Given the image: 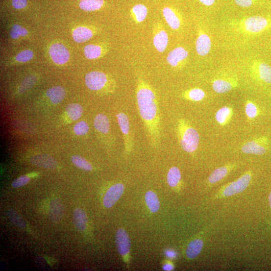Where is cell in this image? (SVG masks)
Here are the masks:
<instances>
[{"label":"cell","instance_id":"obj_1","mask_svg":"<svg viewBox=\"0 0 271 271\" xmlns=\"http://www.w3.org/2000/svg\"><path fill=\"white\" fill-rule=\"evenodd\" d=\"M136 95L139 113L149 142L152 148L158 149L161 140V124L156 93L147 82L139 79Z\"/></svg>","mask_w":271,"mask_h":271},{"label":"cell","instance_id":"obj_2","mask_svg":"<svg viewBox=\"0 0 271 271\" xmlns=\"http://www.w3.org/2000/svg\"><path fill=\"white\" fill-rule=\"evenodd\" d=\"M177 134L182 149L187 153H193L198 147L199 135L189 121L185 119L178 121Z\"/></svg>","mask_w":271,"mask_h":271},{"label":"cell","instance_id":"obj_3","mask_svg":"<svg viewBox=\"0 0 271 271\" xmlns=\"http://www.w3.org/2000/svg\"><path fill=\"white\" fill-rule=\"evenodd\" d=\"M234 26L238 30L249 35H257L271 28V16H253L237 20Z\"/></svg>","mask_w":271,"mask_h":271},{"label":"cell","instance_id":"obj_4","mask_svg":"<svg viewBox=\"0 0 271 271\" xmlns=\"http://www.w3.org/2000/svg\"><path fill=\"white\" fill-rule=\"evenodd\" d=\"M269 144V139L263 136L246 142L243 145L241 150L247 154L262 155L267 152Z\"/></svg>","mask_w":271,"mask_h":271},{"label":"cell","instance_id":"obj_5","mask_svg":"<svg viewBox=\"0 0 271 271\" xmlns=\"http://www.w3.org/2000/svg\"><path fill=\"white\" fill-rule=\"evenodd\" d=\"M251 71L254 77L258 81L271 85V67L261 60L253 61Z\"/></svg>","mask_w":271,"mask_h":271},{"label":"cell","instance_id":"obj_6","mask_svg":"<svg viewBox=\"0 0 271 271\" xmlns=\"http://www.w3.org/2000/svg\"><path fill=\"white\" fill-rule=\"evenodd\" d=\"M117 121L120 129L123 135L124 149L127 153L130 152L133 149V144L130 134V123L127 115L120 113L117 115Z\"/></svg>","mask_w":271,"mask_h":271},{"label":"cell","instance_id":"obj_7","mask_svg":"<svg viewBox=\"0 0 271 271\" xmlns=\"http://www.w3.org/2000/svg\"><path fill=\"white\" fill-rule=\"evenodd\" d=\"M251 174L249 173L243 175L237 180L233 182L226 187L223 192V196L231 197L242 193L247 188L251 181Z\"/></svg>","mask_w":271,"mask_h":271},{"label":"cell","instance_id":"obj_8","mask_svg":"<svg viewBox=\"0 0 271 271\" xmlns=\"http://www.w3.org/2000/svg\"><path fill=\"white\" fill-rule=\"evenodd\" d=\"M86 84L92 91H98L103 89L108 82L107 75L100 72H92L88 74L85 78Z\"/></svg>","mask_w":271,"mask_h":271},{"label":"cell","instance_id":"obj_9","mask_svg":"<svg viewBox=\"0 0 271 271\" xmlns=\"http://www.w3.org/2000/svg\"><path fill=\"white\" fill-rule=\"evenodd\" d=\"M51 58L55 64L64 65L70 59V54L65 46L60 44L52 45L49 50Z\"/></svg>","mask_w":271,"mask_h":271},{"label":"cell","instance_id":"obj_10","mask_svg":"<svg viewBox=\"0 0 271 271\" xmlns=\"http://www.w3.org/2000/svg\"><path fill=\"white\" fill-rule=\"evenodd\" d=\"M116 244L119 254L122 256H127L131 248V241L126 230L121 228L117 231Z\"/></svg>","mask_w":271,"mask_h":271},{"label":"cell","instance_id":"obj_11","mask_svg":"<svg viewBox=\"0 0 271 271\" xmlns=\"http://www.w3.org/2000/svg\"><path fill=\"white\" fill-rule=\"evenodd\" d=\"M124 186L122 183L112 186L103 197V203L106 208L113 206L123 193Z\"/></svg>","mask_w":271,"mask_h":271},{"label":"cell","instance_id":"obj_12","mask_svg":"<svg viewBox=\"0 0 271 271\" xmlns=\"http://www.w3.org/2000/svg\"><path fill=\"white\" fill-rule=\"evenodd\" d=\"M196 48L197 54L201 56H206L211 50V39L210 36L201 29L198 31Z\"/></svg>","mask_w":271,"mask_h":271},{"label":"cell","instance_id":"obj_13","mask_svg":"<svg viewBox=\"0 0 271 271\" xmlns=\"http://www.w3.org/2000/svg\"><path fill=\"white\" fill-rule=\"evenodd\" d=\"M238 86L236 79L218 78L213 82V89L218 94H224L231 91Z\"/></svg>","mask_w":271,"mask_h":271},{"label":"cell","instance_id":"obj_14","mask_svg":"<svg viewBox=\"0 0 271 271\" xmlns=\"http://www.w3.org/2000/svg\"><path fill=\"white\" fill-rule=\"evenodd\" d=\"M189 53L183 47H177L171 51L168 57L167 61L168 63L173 68L178 67L181 62L188 57Z\"/></svg>","mask_w":271,"mask_h":271},{"label":"cell","instance_id":"obj_15","mask_svg":"<svg viewBox=\"0 0 271 271\" xmlns=\"http://www.w3.org/2000/svg\"><path fill=\"white\" fill-rule=\"evenodd\" d=\"M30 161L40 168L53 170L56 168L57 162L51 156L47 154H39L32 156Z\"/></svg>","mask_w":271,"mask_h":271},{"label":"cell","instance_id":"obj_16","mask_svg":"<svg viewBox=\"0 0 271 271\" xmlns=\"http://www.w3.org/2000/svg\"><path fill=\"white\" fill-rule=\"evenodd\" d=\"M163 14L167 24L173 30L178 29L181 25V19L178 13L174 9L169 7L163 10Z\"/></svg>","mask_w":271,"mask_h":271},{"label":"cell","instance_id":"obj_17","mask_svg":"<svg viewBox=\"0 0 271 271\" xmlns=\"http://www.w3.org/2000/svg\"><path fill=\"white\" fill-rule=\"evenodd\" d=\"M169 37L164 29H161L156 32L153 38L155 48L159 52H164L169 45Z\"/></svg>","mask_w":271,"mask_h":271},{"label":"cell","instance_id":"obj_18","mask_svg":"<svg viewBox=\"0 0 271 271\" xmlns=\"http://www.w3.org/2000/svg\"><path fill=\"white\" fill-rule=\"evenodd\" d=\"M74 220L77 230L84 232L87 227L88 218L86 212L80 208H76L74 214Z\"/></svg>","mask_w":271,"mask_h":271},{"label":"cell","instance_id":"obj_19","mask_svg":"<svg viewBox=\"0 0 271 271\" xmlns=\"http://www.w3.org/2000/svg\"><path fill=\"white\" fill-rule=\"evenodd\" d=\"M94 126L100 133L108 134L110 129V123L108 117L103 114L97 115L94 120Z\"/></svg>","mask_w":271,"mask_h":271},{"label":"cell","instance_id":"obj_20","mask_svg":"<svg viewBox=\"0 0 271 271\" xmlns=\"http://www.w3.org/2000/svg\"><path fill=\"white\" fill-rule=\"evenodd\" d=\"M234 114L232 108L225 106L219 109L216 113V119L222 126H224L230 122Z\"/></svg>","mask_w":271,"mask_h":271},{"label":"cell","instance_id":"obj_21","mask_svg":"<svg viewBox=\"0 0 271 271\" xmlns=\"http://www.w3.org/2000/svg\"><path fill=\"white\" fill-rule=\"evenodd\" d=\"M93 36L92 30L85 27H77L73 32V38L77 43H85L91 39Z\"/></svg>","mask_w":271,"mask_h":271},{"label":"cell","instance_id":"obj_22","mask_svg":"<svg viewBox=\"0 0 271 271\" xmlns=\"http://www.w3.org/2000/svg\"><path fill=\"white\" fill-rule=\"evenodd\" d=\"M64 213V207L61 201L57 199H53L50 204L49 216L53 222L59 221Z\"/></svg>","mask_w":271,"mask_h":271},{"label":"cell","instance_id":"obj_23","mask_svg":"<svg viewBox=\"0 0 271 271\" xmlns=\"http://www.w3.org/2000/svg\"><path fill=\"white\" fill-rule=\"evenodd\" d=\"M65 89L60 86L52 87L47 92V96L54 104H58L64 100L66 97Z\"/></svg>","mask_w":271,"mask_h":271},{"label":"cell","instance_id":"obj_24","mask_svg":"<svg viewBox=\"0 0 271 271\" xmlns=\"http://www.w3.org/2000/svg\"><path fill=\"white\" fill-rule=\"evenodd\" d=\"M203 246L202 240L197 239L193 241L187 246L186 256L190 259H194L197 257L201 252Z\"/></svg>","mask_w":271,"mask_h":271},{"label":"cell","instance_id":"obj_25","mask_svg":"<svg viewBox=\"0 0 271 271\" xmlns=\"http://www.w3.org/2000/svg\"><path fill=\"white\" fill-rule=\"evenodd\" d=\"M103 4V0H81L79 6L83 11H95L100 9Z\"/></svg>","mask_w":271,"mask_h":271},{"label":"cell","instance_id":"obj_26","mask_svg":"<svg viewBox=\"0 0 271 271\" xmlns=\"http://www.w3.org/2000/svg\"><path fill=\"white\" fill-rule=\"evenodd\" d=\"M131 13L136 22L141 23L147 18L148 9L143 4L135 5L131 10Z\"/></svg>","mask_w":271,"mask_h":271},{"label":"cell","instance_id":"obj_27","mask_svg":"<svg viewBox=\"0 0 271 271\" xmlns=\"http://www.w3.org/2000/svg\"><path fill=\"white\" fill-rule=\"evenodd\" d=\"M145 200L151 212H157L160 208V202L156 194L149 191L145 195Z\"/></svg>","mask_w":271,"mask_h":271},{"label":"cell","instance_id":"obj_28","mask_svg":"<svg viewBox=\"0 0 271 271\" xmlns=\"http://www.w3.org/2000/svg\"><path fill=\"white\" fill-rule=\"evenodd\" d=\"M183 97L185 99L192 101H200L205 97V93L201 89L194 88L185 92Z\"/></svg>","mask_w":271,"mask_h":271},{"label":"cell","instance_id":"obj_29","mask_svg":"<svg viewBox=\"0 0 271 271\" xmlns=\"http://www.w3.org/2000/svg\"><path fill=\"white\" fill-rule=\"evenodd\" d=\"M66 112L69 117L74 121L77 120L82 116L83 109L78 103H72L66 108Z\"/></svg>","mask_w":271,"mask_h":271},{"label":"cell","instance_id":"obj_30","mask_svg":"<svg viewBox=\"0 0 271 271\" xmlns=\"http://www.w3.org/2000/svg\"><path fill=\"white\" fill-rule=\"evenodd\" d=\"M181 178L180 170L176 167H173L170 169L168 174V182L172 187L176 186Z\"/></svg>","mask_w":271,"mask_h":271},{"label":"cell","instance_id":"obj_31","mask_svg":"<svg viewBox=\"0 0 271 271\" xmlns=\"http://www.w3.org/2000/svg\"><path fill=\"white\" fill-rule=\"evenodd\" d=\"M101 48L98 45H89L84 49L85 55L89 59H95L99 58L102 54Z\"/></svg>","mask_w":271,"mask_h":271},{"label":"cell","instance_id":"obj_32","mask_svg":"<svg viewBox=\"0 0 271 271\" xmlns=\"http://www.w3.org/2000/svg\"><path fill=\"white\" fill-rule=\"evenodd\" d=\"M228 169L223 166L214 171L208 177V181L212 183H216L222 179L227 174Z\"/></svg>","mask_w":271,"mask_h":271},{"label":"cell","instance_id":"obj_33","mask_svg":"<svg viewBox=\"0 0 271 271\" xmlns=\"http://www.w3.org/2000/svg\"><path fill=\"white\" fill-rule=\"evenodd\" d=\"M7 216L10 221L16 226L20 228L25 229L26 227V224L23 218L13 210H9L7 212Z\"/></svg>","mask_w":271,"mask_h":271},{"label":"cell","instance_id":"obj_34","mask_svg":"<svg viewBox=\"0 0 271 271\" xmlns=\"http://www.w3.org/2000/svg\"><path fill=\"white\" fill-rule=\"evenodd\" d=\"M72 161L80 169L86 171H92L93 170L92 165L86 159L80 156H73L72 157Z\"/></svg>","mask_w":271,"mask_h":271},{"label":"cell","instance_id":"obj_35","mask_svg":"<svg viewBox=\"0 0 271 271\" xmlns=\"http://www.w3.org/2000/svg\"><path fill=\"white\" fill-rule=\"evenodd\" d=\"M245 113L248 119L252 120L258 116L259 111L254 102L247 100L245 105Z\"/></svg>","mask_w":271,"mask_h":271},{"label":"cell","instance_id":"obj_36","mask_svg":"<svg viewBox=\"0 0 271 271\" xmlns=\"http://www.w3.org/2000/svg\"><path fill=\"white\" fill-rule=\"evenodd\" d=\"M28 31L24 27L19 25H14L10 31V36L13 39H17L20 36H25L27 35Z\"/></svg>","mask_w":271,"mask_h":271},{"label":"cell","instance_id":"obj_37","mask_svg":"<svg viewBox=\"0 0 271 271\" xmlns=\"http://www.w3.org/2000/svg\"><path fill=\"white\" fill-rule=\"evenodd\" d=\"M74 130L75 134L78 136L85 135L89 131V125L86 122L81 121L75 125Z\"/></svg>","mask_w":271,"mask_h":271},{"label":"cell","instance_id":"obj_38","mask_svg":"<svg viewBox=\"0 0 271 271\" xmlns=\"http://www.w3.org/2000/svg\"><path fill=\"white\" fill-rule=\"evenodd\" d=\"M33 57V53L30 50H25L20 52L16 56V60L20 62H26L30 60Z\"/></svg>","mask_w":271,"mask_h":271},{"label":"cell","instance_id":"obj_39","mask_svg":"<svg viewBox=\"0 0 271 271\" xmlns=\"http://www.w3.org/2000/svg\"><path fill=\"white\" fill-rule=\"evenodd\" d=\"M30 180V178L28 176L24 175L15 180L12 183V186L13 188H19L28 184Z\"/></svg>","mask_w":271,"mask_h":271},{"label":"cell","instance_id":"obj_40","mask_svg":"<svg viewBox=\"0 0 271 271\" xmlns=\"http://www.w3.org/2000/svg\"><path fill=\"white\" fill-rule=\"evenodd\" d=\"M235 3L243 8L251 7L259 2V0H234Z\"/></svg>","mask_w":271,"mask_h":271},{"label":"cell","instance_id":"obj_41","mask_svg":"<svg viewBox=\"0 0 271 271\" xmlns=\"http://www.w3.org/2000/svg\"><path fill=\"white\" fill-rule=\"evenodd\" d=\"M13 6L17 9H22L27 5V0H12Z\"/></svg>","mask_w":271,"mask_h":271},{"label":"cell","instance_id":"obj_42","mask_svg":"<svg viewBox=\"0 0 271 271\" xmlns=\"http://www.w3.org/2000/svg\"><path fill=\"white\" fill-rule=\"evenodd\" d=\"M198 1L206 6H211L213 5L216 2V0H198Z\"/></svg>","mask_w":271,"mask_h":271},{"label":"cell","instance_id":"obj_43","mask_svg":"<svg viewBox=\"0 0 271 271\" xmlns=\"http://www.w3.org/2000/svg\"><path fill=\"white\" fill-rule=\"evenodd\" d=\"M173 269V267L172 265L169 264L165 265L163 267V269L165 271H171Z\"/></svg>","mask_w":271,"mask_h":271},{"label":"cell","instance_id":"obj_44","mask_svg":"<svg viewBox=\"0 0 271 271\" xmlns=\"http://www.w3.org/2000/svg\"><path fill=\"white\" fill-rule=\"evenodd\" d=\"M269 203L270 205V207L271 208V192L269 195Z\"/></svg>","mask_w":271,"mask_h":271}]
</instances>
